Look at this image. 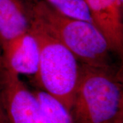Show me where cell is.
<instances>
[{
	"label": "cell",
	"instance_id": "4",
	"mask_svg": "<svg viewBox=\"0 0 123 123\" xmlns=\"http://www.w3.org/2000/svg\"><path fill=\"white\" fill-rule=\"evenodd\" d=\"M2 68L0 89L9 123H51L35 94L19 75Z\"/></svg>",
	"mask_w": 123,
	"mask_h": 123
},
{
	"label": "cell",
	"instance_id": "10",
	"mask_svg": "<svg viewBox=\"0 0 123 123\" xmlns=\"http://www.w3.org/2000/svg\"><path fill=\"white\" fill-rule=\"evenodd\" d=\"M0 123H9L2 101L1 89H0Z\"/></svg>",
	"mask_w": 123,
	"mask_h": 123
},
{
	"label": "cell",
	"instance_id": "2",
	"mask_svg": "<svg viewBox=\"0 0 123 123\" xmlns=\"http://www.w3.org/2000/svg\"><path fill=\"white\" fill-rule=\"evenodd\" d=\"M31 20L68 49L80 64L108 67L112 52L92 23L72 18L43 1H30Z\"/></svg>",
	"mask_w": 123,
	"mask_h": 123
},
{
	"label": "cell",
	"instance_id": "6",
	"mask_svg": "<svg viewBox=\"0 0 123 123\" xmlns=\"http://www.w3.org/2000/svg\"><path fill=\"white\" fill-rule=\"evenodd\" d=\"M3 68L18 75L36 77L40 60L38 42L30 30L2 51Z\"/></svg>",
	"mask_w": 123,
	"mask_h": 123
},
{
	"label": "cell",
	"instance_id": "3",
	"mask_svg": "<svg viewBox=\"0 0 123 123\" xmlns=\"http://www.w3.org/2000/svg\"><path fill=\"white\" fill-rule=\"evenodd\" d=\"M30 31L40 47L36 79L42 90L70 110L79 81L81 64L73 53L32 20Z\"/></svg>",
	"mask_w": 123,
	"mask_h": 123
},
{
	"label": "cell",
	"instance_id": "1",
	"mask_svg": "<svg viewBox=\"0 0 123 123\" xmlns=\"http://www.w3.org/2000/svg\"><path fill=\"white\" fill-rule=\"evenodd\" d=\"M122 77L111 66L81 64L70 115L74 123H123Z\"/></svg>",
	"mask_w": 123,
	"mask_h": 123
},
{
	"label": "cell",
	"instance_id": "8",
	"mask_svg": "<svg viewBox=\"0 0 123 123\" xmlns=\"http://www.w3.org/2000/svg\"><path fill=\"white\" fill-rule=\"evenodd\" d=\"M51 123H74L69 110L55 98L43 90L34 91Z\"/></svg>",
	"mask_w": 123,
	"mask_h": 123
},
{
	"label": "cell",
	"instance_id": "9",
	"mask_svg": "<svg viewBox=\"0 0 123 123\" xmlns=\"http://www.w3.org/2000/svg\"><path fill=\"white\" fill-rule=\"evenodd\" d=\"M43 1L68 17L92 23L88 7L84 0H29Z\"/></svg>",
	"mask_w": 123,
	"mask_h": 123
},
{
	"label": "cell",
	"instance_id": "7",
	"mask_svg": "<svg viewBox=\"0 0 123 123\" xmlns=\"http://www.w3.org/2000/svg\"><path fill=\"white\" fill-rule=\"evenodd\" d=\"M31 14L29 0H0V44L2 51L29 32Z\"/></svg>",
	"mask_w": 123,
	"mask_h": 123
},
{
	"label": "cell",
	"instance_id": "5",
	"mask_svg": "<svg viewBox=\"0 0 123 123\" xmlns=\"http://www.w3.org/2000/svg\"><path fill=\"white\" fill-rule=\"evenodd\" d=\"M93 24L105 37L112 52L122 55L123 0H84Z\"/></svg>",
	"mask_w": 123,
	"mask_h": 123
}]
</instances>
